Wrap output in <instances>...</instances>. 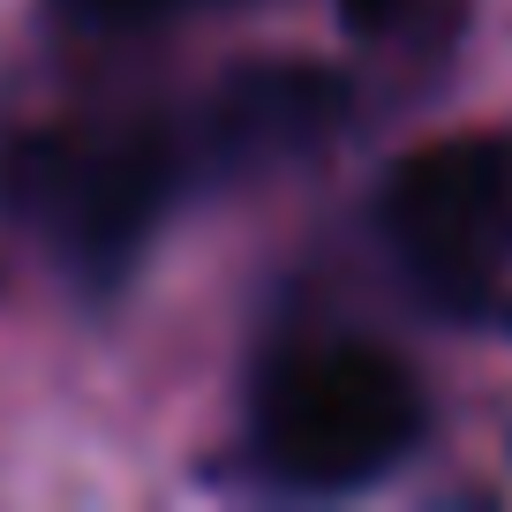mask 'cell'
<instances>
[{"label":"cell","instance_id":"cell-1","mask_svg":"<svg viewBox=\"0 0 512 512\" xmlns=\"http://www.w3.org/2000/svg\"><path fill=\"white\" fill-rule=\"evenodd\" d=\"M422 384L400 354L369 339L287 347L249 400V460L302 497H347L415 452Z\"/></svg>","mask_w":512,"mask_h":512},{"label":"cell","instance_id":"cell-4","mask_svg":"<svg viewBox=\"0 0 512 512\" xmlns=\"http://www.w3.org/2000/svg\"><path fill=\"white\" fill-rule=\"evenodd\" d=\"M347 121V76L317 61H264L219 83L204 151L219 166H256V159H287V151L324 144Z\"/></svg>","mask_w":512,"mask_h":512},{"label":"cell","instance_id":"cell-6","mask_svg":"<svg viewBox=\"0 0 512 512\" xmlns=\"http://www.w3.org/2000/svg\"><path fill=\"white\" fill-rule=\"evenodd\" d=\"M400 16H407V0H339V23H347L354 38H384Z\"/></svg>","mask_w":512,"mask_h":512},{"label":"cell","instance_id":"cell-3","mask_svg":"<svg viewBox=\"0 0 512 512\" xmlns=\"http://www.w3.org/2000/svg\"><path fill=\"white\" fill-rule=\"evenodd\" d=\"M181 151L159 128H98V136H23L8 159V196L61 234L91 287L128 279L136 249L166 219Z\"/></svg>","mask_w":512,"mask_h":512},{"label":"cell","instance_id":"cell-2","mask_svg":"<svg viewBox=\"0 0 512 512\" xmlns=\"http://www.w3.org/2000/svg\"><path fill=\"white\" fill-rule=\"evenodd\" d=\"M377 226L445 317H490L512 279V128H460L400 159Z\"/></svg>","mask_w":512,"mask_h":512},{"label":"cell","instance_id":"cell-5","mask_svg":"<svg viewBox=\"0 0 512 512\" xmlns=\"http://www.w3.org/2000/svg\"><path fill=\"white\" fill-rule=\"evenodd\" d=\"M53 8L76 23H98V31H128V23H159L174 8H196V0H53Z\"/></svg>","mask_w":512,"mask_h":512}]
</instances>
